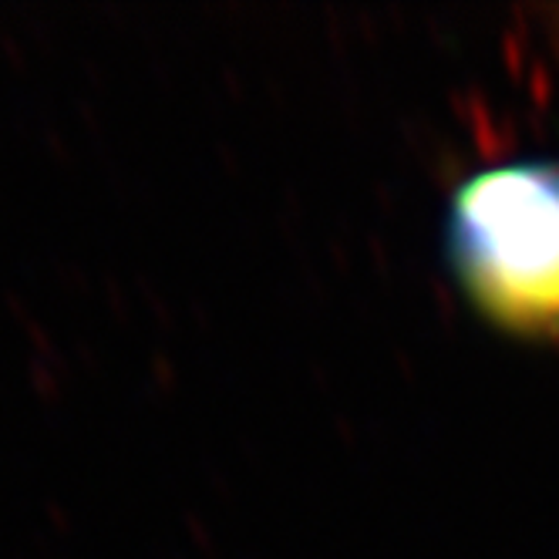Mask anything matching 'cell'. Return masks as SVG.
<instances>
[{
	"mask_svg": "<svg viewBox=\"0 0 559 559\" xmlns=\"http://www.w3.org/2000/svg\"><path fill=\"white\" fill-rule=\"evenodd\" d=\"M449 260L468 300L515 334H559V166L515 163L452 195Z\"/></svg>",
	"mask_w": 559,
	"mask_h": 559,
	"instance_id": "1",
	"label": "cell"
}]
</instances>
